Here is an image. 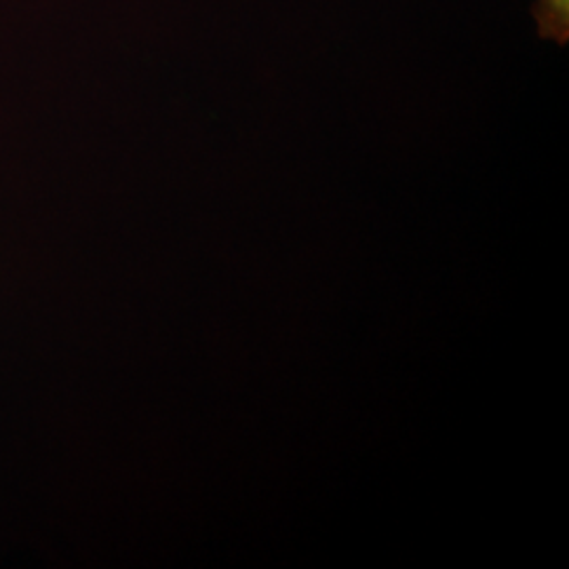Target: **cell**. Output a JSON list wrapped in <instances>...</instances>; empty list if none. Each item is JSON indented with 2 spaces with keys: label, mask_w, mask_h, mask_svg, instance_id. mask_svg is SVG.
<instances>
[{
  "label": "cell",
  "mask_w": 569,
  "mask_h": 569,
  "mask_svg": "<svg viewBox=\"0 0 569 569\" xmlns=\"http://www.w3.org/2000/svg\"><path fill=\"white\" fill-rule=\"evenodd\" d=\"M533 18L540 39L566 47L569 39V0H536Z\"/></svg>",
  "instance_id": "6da1fadb"
}]
</instances>
